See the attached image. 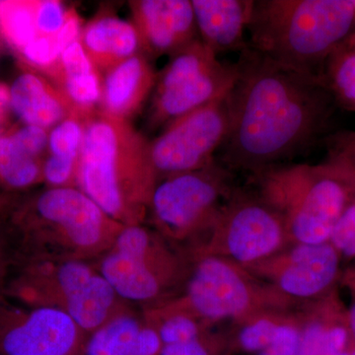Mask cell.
Listing matches in <instances>:
<instances>
[{"label":"cell","instance_id":"cell-1","mask_svg":"<svg viewBox=\"0 0 355 355\" xmlns=\"http://www.w3.org/2000/svg\"><path fill=\"white\" fill-rule=\"evenodd\" d=\"M236 69L226 97L222 165L254 174L301 155L321 139L336 102L318 74L277 64L249 46Z\"/></svg>","mask_w":355,"mask_h":355},{"label":"cell","instance_id":"cell-19","mask_svg":"<svg viewBox=\"0 0 355 355\" xmlns=\"http://www.w3.org/2000/svg\"><path fill=\"white\" fill-rule=\"evenodd\" d=\"M46 73L64 96L72 112L88 116L98 110L102 74L89 60L80 40L67 46L57 64Z\"/></svg>","mask_w":355,"mask_h":355},{"label":"cell","instance_id":"cell-29","mask_svg":"<svg viewBox=\"0 0 355 355\" xmlns=\"http://www.w3.org/2000/svg\"><path fill=\"white\" fill-rule=\"evenodd\" d=\"M301 330L289 322H282L272 342L258 355H297Z\"/></svg>","mask_w":355,"mask_h":355},{"label":"cell","instance_id":"cell-35","mask_svg":"<svg viewBox=\"0 0 355 355\" xmlns=\"http://www.w3.org/2000/svg\"><path fill=\"white\" fill-rule=\"evenodd\" d=\"M343 282L345 286L349 287L355 299V265L349 268L347 272L343 275Z\"/></svg>","mask_w":355,"mask_h":355},{"label":"cell","instance_id":"cell-37","mask_svg":"<svg viewBox=\"0 0 355 355\" xmlns=\"http://www.w3.org/2000/svg\"><path fill=\"white\" fill-rule=\"evenodd\" d=\"M340 355H355V345L354 340L350 343L349 347L345 350V352H342Z\"/></svg>","mask_w":355,"mask_h":355},{"label":"cell","instance_id":"cell-9","mask_svg":"<svg viewBox=\"0 0 355 355\" xmlns=\"http://www.w3.org/2000/svg\"><path fill=\"white\" fill-rule=\"evenodd\" d=\"M229 169L216 159L196 171L165 178L156 184L148 216L155 231L170 241L193 239L230 197Z\"/></svg>","mask_w":355,"mask_h":355},{"label":"cell","instance_id":"cell-24","mask_svg":"<svg viewBox=\"0 0 355 355\" xmlns=\"http://www.w3.org/2000/svg\"><path fill=\"white\" fill-rule=\"evenodd\" d=\"M0 30L20 51L39 38L35 21V2H0Z\"/></svg>","mask_w":355,"mask_h":355},{"label":"cell","instance_id":"cell-20","mask_svg":"<svg viewBox=\"0 0 355 355\" xmlns=\"http://www.w3.org/2000/svg\"><path fill=\"white\" fill-rule=\"evenodd\" d=\"M10 107L25 125L49 130L72 113L55 84L33 72H24L9 89Z\"/></svg>","mask_w":355,"mask_h":355},{"label":"cell","instance_id":"cell-17","mask_svg":"<svg viewBox=\"0 0 355 355\" xmlns=\"http://www.w3.org/2000/svg\"><path fill=\"white\" fill-rule=\"evenodd\" d=\"M191 4L200 40L217 57L246 50L253 0H193Z\"/></svg>","mask_w":355,"mask_h":355},{"label":"cell","instance_id":"cell-11","mask_svg":"<svg viewBox=\"0 0 355 355\" xmlns=\"http://www.w3.org/2000/svg\"><path fill=\"white\" fill-rule=\"evenodd\" d=\"M193 256L183 295L164 303L205 323L245 318L260 308L265 294L241 266L214 254Z\"/></svg>","mask_w":355,"mask_h":355},{"label":"cell","instance_id":"cell-25","mask_svg":"<svg viewBox=\"0 0 355 355\" xmlns=\"http://www.w3.org/2000/svg\"><path fill=\"white\" fill-rule=\"evenodd\" d=\"M88 116L72 112L51 128L49 133V155L78 165Z\"/></svg>","mask_w":355,"mask_h":355},{"label":"cell","instance_id":"cell-15","mask_svg":"<svg viewBox=\"0 0 355 355\" xmlns=\"http://www.w3.org/2000/svg\"><path fill=\"white\" fill-rule=\"evenodd\" d=\"M132 23L142 53L150 58L170 55L200 39L193 4L189 0L130 1Z\"/></svg>","mask_w":355,"mask_h":355},{"label":"cell","instance_id":"cell-28","mask_svg":"<svg viewBox=\"0 0 355 355\" xmlns=\"http://www.w3.org/2000/svg\"><path fill=\"white\" fill-rule=\"evenodd\" d=\"M329 243L342 259H355V197L336 222Z\"/></svg>","mask_w":355,"mask_h":355},{"label":"cell","instance_id":"cell-12","mask_svg":"<svg viewBox=\"0 0 355 355\" xmlns=\"http://www.w3.org/2000/svg\"><path fill=\"white\" fill-rule=\"evenodd\" d=\"M227 95L173 121L149 141L158 182L196 171L214 160L227 135Z\"/></svg>","mask_w":355,"mask_h":355},{"label":"cell","instance_id":"cell-34","mask_svg":"<svg viewBox=\"0 0 355 355\" xmlns=\"http://www.w3.org/2000/svg\"><path fill=\"white\" fill-rule=\"evenodd\" d=\"M15 202L16 200L11 196L0 193V221L6 218Z\"/></svg>","mask_w":355,"mask_h":355},{"label":"cell","instance_id":"cell-2","mask_svg":"<svg viewBox=\"0 0 355 355\" xmlns=\"http://www.w3.org/2000/svg\"><path fill=\"white\" fill-rule=\"evenodd\" d=\"M149 141L99 109L86 119L77 188L121 225L146 223L158 178Z\"/></svg>","mask_w":355,"mask_h":355},{"label":"cell","instance_id":"cell-8","mask_svg":"<svg viewBox=\"0 0 355 355\" xmlns=\"http://www.w3.org/2000/svg\"><path fill=\"white\" fill-rule=\"evenodd\" d=\"M236 64H225L200 39L170 57L157 74L147 118L151 130L221 99L233 87Z\"/></svg>","mask_w":355,"mask_h":355},{"label":"cell","instance_id":"cell-16","mask_svg":"<svg viewBox=\"0 0 355 355\" xmlns=\"http://www.w3.org/2000/svg\"><path fill=\"white\" fill-rule=\"evenodd\" d=\"M157 73L144 53H139L104 73L100 111L130 121L155 87Z\"/></svg>","mask_w":355,"mask_h":355},{"label":"cell","instance_id":"cell-36","mask_svg":"<svg viewBox=\"0 0 355 355\" xmlns=\"http://www.w3.org/2000/svg\"><path fill=\"white\" fill-rule=\"evenodd\" d=\"M347 323H349L350 335H352V340H354L355 345V299L354 302L347 310Z\"/></svg>","mask_w":355,"mask_h":355},{"label":"cell","instance_id":"cell-10","mask_svg":"<svg viewBox=\"0 0 355 355\" xmlns=\"http://www.w3.org/2000/svg\"><path fill=\"white\" fill-rule=\"evenodd\" d=\"M200 234L209 236L210 242L193 254H214L244 268L272 258L289 240L282 217L260 196L233 191Z\"/></svg>","mask_w":355,"mask_h":355},{"label":"cell","instance_id":"cell-23","mask_svg":"<svg viewBox=\"0 0 355 355\" xmlns=\"http://www.w3.org/2000/svg\"><path fill=\"white\" fill-rule=\"evenodd\" d=\"M144 323L132 310L114 317L88 336L84 355H135Z\"/></svg>","mask_w":355,"mask_h":355},{"label":"cell","instance_id":"cell-33","mask_svg":"<svg viewBox=\"0 0 355 355\" xmlns=\"http://www.w3.org/2000/svg\"><path fill=\"white\" fill-rule=\"evenodd\" d=\"M160 355H211L205 336L180 343L162 345Z\"/></svg>","mask_w":355,"mask_h":355},{"label":"cell","instance_id":"cell-6","mask_svg":"<svg viewBox=\"0 0 355 355\" xmlns=\"http://www.w3.org/2000/svg\"><path fill=\"white\" fill-rule=\"evenodd\" d=\"M0 293L22 304L60 311L88 336L132 310L86 261H16Z\"/></svg>","mask_w":355,"mask_h":355},{"label":"cell","instance_id":"cell-26","mask_svg":"<svg viewBox=\"0 0 355 355\" xmlns=\"http://www.w3.org/2000/svg\"><path fill=\"white\" fill-rule=\"evenodd\" d=\"M282 322L277 318L266 315L253 318L240 331L238 336L240 347L248 352L258 354L272 342Z\"/></svg>","mask_w":355,"mask_h":355},{"label":"cell","instance_id":"cell-31","mask_svg":"<svg viewBox=\"0 0 355 355\" xmlns=\"http://www.w3.org/2000/svg\"><path fill=\"white\" fill-rule=\"evenodd\" d=\"M328 146L329 155L342 161L355 174V130L331 135Z\"/></svg>","mask_w":355,"mask_h":355},{"label":"cell","instance_id":"cell-27","mask_svg":"<svg viewBox=\"0 0 355 355\" xmlns=\"http://www.w3.org/2000/svg\"><path fill=\"white\" fill-rule=\"evenodd\" d=\"M67 11L57 0L35 1V21L39 37L57 38L67 20Z\"/></svg>","mask_w":355,"mask_h":355},{"label":"cell","instance_id":"cell-7","mask_svg":"<svg viewBox=\"0 0 355 355\" xmlns=\"http://www.w3.org/2000/svg\"><path fill=\"white\" fill-rule=\"evenodd\" d=\"M144 224L123 226L114 244L92 265L128 304H162L182 282L190 263Z\"/></svg>","mask_w":355,"mask_h":355},{"label":"cell","instance_id":"cell-4","mask_svg":"<svg viewBox=\"0 0 355 355\" xmlns=\"http://www.w3.org/2000/svg\"><path fill=\"white\" fill-rule=\"evenodd\" d=\"M354 31L352 0H253L248 46L277 64L319 74Z\"/></svg>","mask_w":355,"mask_h":355},{"label":"cell","instance_id":"cell-3","mask_svg":"<svg viewBox=\"0 0 355 355\" xmlns=\"http://www.w3.org/2000/svg\"><path fill=\"white\" fill-rule=\"evenodd\" d=\"M4 223L15 263H92L108 251L123 227L78 188H46L16 202Z\"/></svg>","mask_w":355,"mask_h":355},{"label":"cell","instance_id":"cell-13","mask_svg":"<svg viewBox=\"0 0 355 355\" xmlns=\"http://www.w3.org/2000/svg\"><path fill=\"white\" fill-rule=\"evenodd\" d=\"M88 336L60 311L0 293V355H84Z\"/></svg>","mask_w":355,"mask_h":355},{"label":"cell","instance_id":"cell-30","mask_svg":"<svg viewBox=\"0 0 355 355\" xmlns=\"http://www.w3.org/2000/svg\"><path fill=\"white\" fill-rule=\"evenodd\" d=\"M15 141L34 157L44 160L49 149V133L44 128L25 125L10 133Z\"/></svg>","mask_w":355,"mask_h":355},{"label":"cell","instance_id":"cell-18","mask_svg":"<svg viewBox=\"0 0 355 355\" xmlns=\"http://www.w3.org/2000/svg\"><path fill=\"white\" fill-rule=\"evenodd\" d=\"M80 42L89 60L101 74L142 53L135 24L113 13H100L84 26Z\"/></svg>","mask_w":355,"mask_h":355},{"label":"cell","instance_id":"cell-14","mask_svg":"<svg viewBox=\"0 0 355 355\" xmlns=\"http://www.w3.org/2000/svg\"><path fill=\"white\" fill-rule=\"evenodd\" d=\"M342 257L330 243L295 244L288 251L250 266L284 297H324L340 279Z\"/></svg>","mask_w":355,"mask_h":355},{"label":"cell","instance_id":"cell-5","mask_svg":"<svg viewBox=\"0 0 355 355\" xmlns=\"http://www.w3.org/2000/svg\"><path fill=\"white\" fill-rule=\"evenodd\" d=\"M260 197L279 214L289 240L324 244L355 197V174L333 156L318 165H275L254 173Z\"/></svg>","mask_w":355,"mask_h":355},{"label":"cell","instance_id":"cell-22","mask_svg":"<svg viewBox=\"0 0 355 355\" xmlns=\"http://www.w3.org/2000/svg\"><path fill=\"white\" fill-rule=\"evenodd\" d=\"M44 160L32 156L11 135L0 137V184L21 191L44 182Z\"/></svg>","mask_w":355,"mask_h":355},{"label":"cell","instance_id":"cell-21","mask_svg":"<svg viewBox=\"0 0 355 355\" xmlns=\"http://www.w3.org/2000/svg\"><path fill=\"white\" fill-rule=\"evenodd\" d=\"M318 76L334 101L355 113V31L324 60Z\"/></svg>","mask_w":355,"mask_h":355},{"label":"cell","instance_id":"cell-32","mask_svg":"<svg viewBox=\"0 0 355 355\" xmlns=\"http://www.w3.org/2000/svg\"><path fill=\"white\" fill-rule=\"evenodd\" d=\"M15 263V252L4 220L0 221V286Z\"/></svg>","mask_w":355,"mask_h":355}]
</instances>
